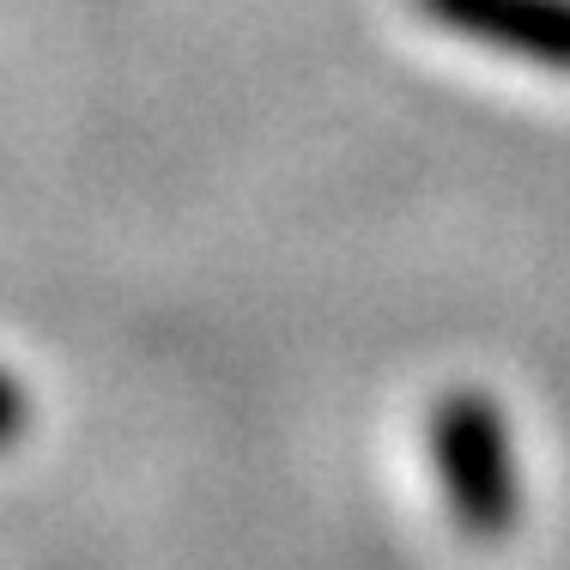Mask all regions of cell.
<instances>
[{
	"label": "cell",
	"mask_w": 570,
	"mask_h": 570,
	"mask_svg": "<svg viewBox=\"0 0 570 570\" xmlns=\"http://www.w3.org/2000/svg\"><path fill=\"white\" fill-rule=\"evenodd\" d=\"M425 450L455 528L473 547H504L522 522V468H515L504 406L468 383L438 395L425 413Z\"/></svg>",
	"instance_id": "6da1fadb"
},
{
	"label": "cell",
	"mask_w": 570,
	"mask_h": 570,
	"mask_svg": "<svg viewBox=\"0 0 570 570\" xmlns=\"http://www.w3.org/2000/svg\"><path fill=\"white\" fill-rule=\"evenodd\" d=\"M413 12L473 49L570 79V0H413Z\"/></svg>",
	"instance_id": "7a4b0ae2"
},
{
	"label": "cell",
	"mask_w": 570,
	"mask_h": 570,
	"mask_svg": "<svg viewBox=\"0 0 570 570\" xmlns=\"http://www.w3.org/2000/svg\"><path fill=\"white\" fill-rule=\"evenodd\" d=\"M31 419H37V406H31V395H24V383L0 364V455H12L24 438H31Z\"/></svg>",
	"instance_id": "3957f363"
}]
</instances>
